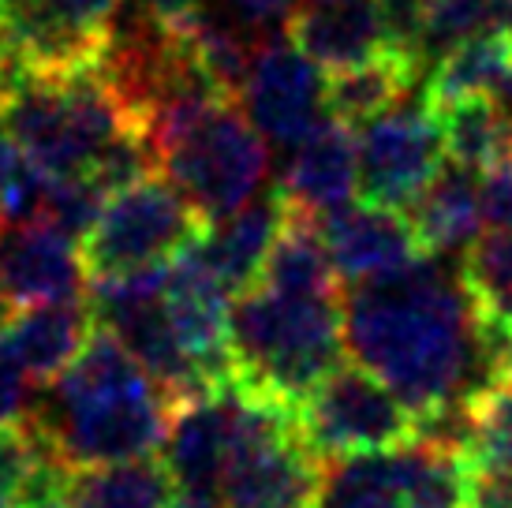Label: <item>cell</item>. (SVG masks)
Returning <instances> with one entry per match:
<instances>
[{
	"mask_svg": "<svg viewBox=\"0 0 512 508\" xmlns=\"http://www.w3.org/2000/svg\"><path fill=\"white\" fill-rule=\"evenodd\" d=\"M479 206L486 228H512V157L490 165L479 180Z\"/></svg>",
	"mask_w": 512,
	"mask_h": 508,
	"instance_id": "836d02e7",
	"label": "cell"
},
{
	"mask_svg": "<svg viewBox=\"0 0 512 508\" xmlns=\"http://www.w3.org/2000/svg\"><path fill=\"white\" fill-rule=\"evenodd\" d=\"M45 456H49V449L42 445V438L34 434V426L27 419L0 423V497L23 501V490L34 479V471L42 467Z\"/></svg>",
	"mask_w": 512,
	"mask_h": 508,
	"instance_id": "d6a6232c",
	"label": "cell"
},
{
	"mask_svg": "<svg viewBox=\"0 0 512 508\" xmlns=\"http://www.w3.org/2000/svg\"><path fill=\"white\" fill-rule=\"evenodd\" d=\"M124 0H0V42L30 75L60 79L94 68Z\"/></svg>",
	"mask_w": 512,
	"mask_h": 508,
	"instance_id": "30bf717a",
	"label": "cell"
},
{
	"mask_svg": "<svg viewBox=\"0 0 512 508\" xmlns=\"http://www.w3.org/2000/svg\"><path fill=\"white\" fill-rule=\"evenodd\" d=\"M479 30H512V0H434L427 57L438 60L449 45Z\"/></svg>",
	"mask_w": 512,
	"mask_h": 508,
	"instance_id": "f546056e",
	"label": "cell"
},
{
	"mask_svg": "<svg viewBox=\"0 0 512 508\" xmlns=\"http://www.w3.org/2000/svg\"><path fill=\"white\" fill-rule=\"evenodd\" d=\"M169 497V471L150 456L128 460V464L79 467V471H68V482H64L68 508H165Z\"/></svg>",
	"mask_w": 512,
	"mask_h": 508,
	"instance_id": "cb8c5ba5",
	"label": "cell"
},
{
	"mask_svg": "<svg viewBox=\"0 0 512 508\" xmlns=\"http://www.w3.org/2000/svg\"><path fill=\"white\" fill-rule=\"evenodd\" d=\"M221 4L258 30H266L270 23H281V19L288 23V15L296 12V0H221Z\"/></svg>",
	"mask_w": 512,
	"mask_h": 508,
	"instance_id": "d590c367",
	"label": "cell"
},
{
	"mask_svg": "<svg viewBox=\"0 0 512 508\" xmlns=\"http://www.w3.org/2000/svg\"><path fill=\"white\" fill-rule=\"evenodd\" d=\"M240 105L258 135L277 146H292L326 116L322 68L285 38L266 34L251 53Z\"/></svg>",
	"mask_w": 512,
	"mask_h": 508,
	"instance_id": "7c38bea8",
	"label": "cell"
},
{
	"mask_svg": "<svg viewBox=\"0 0 512 508\" xmlns=\"http://www.w3.org/2000/svg\"><path fill=\"white\" fill-rule=\"evenodd\" d=\"M468 508H512V464L468 471Z\"/></svg>",
	"mask_w": 512,
	"mask_h": 508,
	"instance_id": "e575fe53",
	"label": "cell"
},
{
	"mask_svg": "<svg viewBox=\"0 0 512 508\" xmlns=\"http://www.w3.org/2000/svg\"><path fill=\"white\" fill-rule=\"evenodd\" d=\"M419 240L434 258H449V254H464L471 240L483 228V206H479V180L475 172L445 161L434 180H430L419 198L408 206Z\"/></svg>",
	"mask_w": 512,
	"mask_h": 508,
	"instance_id": "44dd1931",
	"label": "cell"
},
{
	"mask_svg": "<svg viewBox=\"0 0 512 508\" xmlns=\"http://www.w3.org/2000/svg\"><path fill=\"white\" fill-rule=\"evenodd\" d=\"M415 79L419 75L412 68H404L397 57L382 53L370 64L337 71L333 79H326V113L344 120L348 127H363L374 116L397 109L400 101L408 98Z\"/></svg>",
	"mask_w": 512,
	"mask_h": 508,
	"instance_id": "d4e9b609",
	"label": "cell"
},
{
	"mask_svg": "<svg viewBox=\"0 0 512 508\" xmlns=\"http://www.w3.org/2000/svg\"><path fill=\"white\" fill-rule=\"evenodd\" d=\"M430 8L434 0H374L385 53L397 57L404 68H412L415 75L423 71V60H430Z\"/></svg>",
	"mask_w": 512,
	"mask_h": 508,
	"instance_id": "4dcf8cb0",
	"label": "cell"
},
{
	"mask_svg": "<svg viewBox=\"0 0 512 508\" xmlns=\"http://www.w3.org/2000/svg\"><path fill=\"white\" fill-rule=\"evenodd\" d=\"M86 307L94 325L113 333L135 355V363L161 385L176 408L210 389L165 314V266L113 281H86Z\"/></svg>",
	"mask_w": 512,
	"mask_h": 508,
	"instance_id": "9c48e42d",
	"label": "cell"
},
{
	"mask_svg": "<svg viewBox=\"0 0 512 508\" xmlns=\"http://www.w3.org/2000/svg\"><path fill=\"white\" fill-rule=\"evenodd\" d=\"M460 281L486 329H512V228H490L460 254Z\"/></svg>",
	"mask_w": 512,
	"mask_h": 508,
	"instance_id": "83f0119b",
	"label": "cell"
},
{
	"mask_svg": "<svg viewBox=\"0 0 512 508\" xmlns=\"http://www.w3.org/2000/svg\"><path fill=\"white\" fill-rule=\"evenodd\" d=\"M404 508H468V467L460 452L434 438H412L393 449Z\"/></svg>",
	"mask_w": 512,
	"mask_h": 508,
	"instance_id": "484cf974",
	"label": "cell"
},
{
	"mask_svg": "<svg viewBox=\"0 0 512 508\" xmlns=\"http://www.w3.org/2000/svg\"><path fill=\"white\" fill-rule=\"evenodd\" d=\"M460 460L468 471L512 464V378H486L464 400Z\"/></svg>",
	"mask_w": 512,
	"mask_h": 508,
	"instance_id": "f1b7e54d",
	"label": "cell"
},
{
	"mask_svg": "<svg viewBox=\"0 0 512 508\" xmlns=\"http://www.w3.org/2000/svg\"><path fill=\"white\" fill-rule=\"evenodd\" d=\"M90 333H94V318H90L86 296H79L64 303H38L23 314H12L0 329V348L12 355L15 367L30 381L45 385L72 367Z\"/></svg>",
	"mask_w": 512,
	"mask_h": 508,
	"instance_id": "ffe728a7",
	"label": "cell"
},
{
	"mask_svg": "<svg viewBox=\"0 0 512 508\" xmlns=\"http://www.w3.org/2000/svg\"><path fill=\"white\" fill-rule=\"evenodd\" d=\"M23 508H68V505H64V497H45V501H30Z\"/></svg>",
	"mask_w": 512,
	"mask_h": 508,
	"instance_id": "74e56055",
	"label": "cell"
},
{
	"mask_svg": "<svg viewBox=\"0 0 512 508\" xmlns=\"http://www.w3.org/2000/svg\"><path fill=\"white\" fill-rule=\"evenodd\" d=\"M105 191H101L90 176H72V180H53L45 191L42 217L49 225H57L64 236L83 243V236L94 228L101 206H105Z\"/></svg>",
	"mask_w": 512,
	"mask_h": 508,
	"instance_id": "1f68e13d",
	"label": "cell"
},
{
	"mask_svg": "<svg viewBox=\"0 0 512 508\" xmlns=\"http://www.w3.org/2000/svg\"><path fill=\"white\" fill-rule=\"evenodd\" d=\"M438 120L445 161H456L471 172H486L512 157V116L486 94L445 101L430 109Z\"/></svg>",
	"mask_w": 512,
	"mask_h": 508,
	"instance_id": "603a6c76",
	"label": "cell"
},
{
	"mask_svg": "<svg viewBox=\"0 0 512 508\" xmlns=\"http://www.w3.org/2000/svg\"><path fill=\"white\" fill-rule=\"evenodd\" d=\"M165 471L172 494L195 505L221 508V475L228 460V393L225 381L184 400L172 411L165 434Z\"/></svg>",
	"mask_w": 512,
	"mask_h": 508,
	"instance_id": "2e32d148",
	"label": "cell"
},
{
	"mask_svg": "<svg viewBox=\"0 0 512 508\" xmlns=\"http://www.w3.org/2000/svg\"><path fill=\"white\" fill-rule=\"evenodd\" d=\"M277 187L285 191L288 202L314 213L318 221L352 206L359 191L356 127H348L329 113L322 116L303 139L292 142V157Z\"/></svg>",
	"mask_w": 512,
	"mask_h": 508,
	"instance_id": "e0dca14e",
	"label": "cell"
},
{
	"mask_svg": "<svg viewBox=\"0 0 512 508\" xmlns=\"http://www.w3.org/2000/svg\"><path fill=\"white\" fill-rule=\"evenodd\" d=\"M311 508H404L393 449L359 452L322 464Z\"/></svg>",
	"mask_w": 512,
	"mask_h": 508,
	"instance_id": "4316f807",
	"label": "cell"
},
{
	"mask_svg": "<svg viewBox=\"0 0 512 508\" xmlns=\"http://www.w3.org/2000/svg\"><path fill=\"white\" fill-rule=\"evenodd\" d=\"M12 318V299L4 296V288H0V329H4V322Z\"/></svg>",
	"mask_w": 512,
	"mask_h": 508,
	"instance_id": "f35d334b",
	"label": "cell"
},
{
	"mask_svg": "<svg viewBox=\"0 0 512 508\" xmlns=\"http://www.w3.org/2000/svg\"><path fill=\"white\" fill-rule=\"evenodd\" d=\"M0 288L12 307L64 303L86 296V266L79 240L45 217L0 225Z\"/></svg>",
	"mask_w": 512,
	"mask_h": 508,
	"instance_id": "9a60e30c",
	"label": "cell"
},
{
	"mask_svg": "<svg viewBox=\"0 0 512 508\" xmlns=\"http://www.w3.org/2000/svg\"><path fill=\"white\" fill-rule=\"evenodd\" d=\"M165 508H206V505H195V501H187V497L172 494V497H169V505H165Z\"/></svg>",
	"mask_w": 512,
	"mask_h": 508,
	"instance_id": "ab89813d",
	"label": "cell"
},
{
	"mask_svg": "<svg viewBox=\"0 0 512 508\" xmlns=\"http://www.w3.org/2000/svg\"><path fill=\"white\" fill-rule=\"evenodd\" d=\"M288 42L322 71H348L385 53L374 0H303L288 15Z\"/></svg>",
	"mask_w": 512,
	"mask_h": 508,
	"instance_id": "ac0fdd59",
	"label": "cell"
},
{
	"mask_svg": "<svg viewBox=\"0 0 512 508\" xmlns=\"http://www.w3.org/2000/svg\"><path fill=\"white\" fill-rule=\"evenodd\" d=\"M228 460L221 475V508H307L322 460L299 430L296 404L247 381H225Z\"/></svg>",
	"mask_w": 512,
	"mask_h": 508,
	"instance_id": "8992f818",
	"label": "cell"
},
{
	"mask_svg": "<svg viewBox=\"0 0 512 508\" xmlns=\"http://www.w3.org/2000/svg\"><path fill=\"white\" fill-rule=\"evenodd\" d=\"M228 348L236 378L299 408L344 355L341 292L299 296L251 284L228 307Z\"/></svg>",
	"mask_w": 512,
	"mask_h": 508,
	"instance_id": "3957f363",
	"label": "cell"
},
{
	"mask_svg": "<svg viewBox=\"0 0 512 508\" xmlns=\"http://www.w3.org/2000/svg\"><path fill=\"white\" fill-rule=\"evenodd\" d=\"M512 79V30H479L449 45L423 83V105L438 109L445 101L486 94L498 98Z\"/></svg>",
	"mask_w": 512,
	"mask_h": 508,
	"instance_id": "7402d4cb",
	"label": "cell"
},
{
	"mask_svg": "<svg viewBox=\"0 0 512 508\" xmlns=\"http://www.w3.org/2000/svg\"><path fill=\"white\" fill-rule=\"evenodd\" d=\"M202 228L206 221L187 206V198L161 172H150L105 198L94 228L79 243L86 281H113L165 266Z\"/></svg>",
	"mask_w": 512,
	"mask_h": 508,
	"instance_id": "52a82bcc",
	"label": "cell"
},
{
	"mask_svg": "<svg viewBox=\"0 0 512 508\" xmlns=\"http://www.w3.org/2000/svg\"><path fill=\"white\" fill-rule=\"evenodd\" d=\"M359 146V198L374 206L408 210L419 191L445 165L438 120L419 101L374 116L356 131Z\"/></svg>",
	"mask_w": 512,
	"mask_h": 508,
	"instance_id": "8fae6325",
	"label": "cell"
},
{
	"mask_svg": "<svg viewBox=\"0 0 512 508\" xmlns=\"http://www.w3.org/2000/svg\"><path fill=\"white\" fill-rule=\"evenodd\" d=\"M0 131L30 157V165L49 184L90 176L116 142L131 135L146 139L98 64L60 79L27 71L0 105Z\"/></svg>",
	"mask_w": 512,
	"mask_h": 508,
	"instance_id": "277c9868",
	"label": "cell"
},
{
	"mask_svg": "<svg viewBox=\"0 0 512 508\" xmlns=\"http://www.w3.org/2000/svg\"><path fill=\"white\" fill-rule=\"evenodd\" d=\"M146 142L154 150V169L206 225L262 195L270 176V146L232 98L161 113L146 127Z\"/></svg>",
	"mask_w": 512,
	"mask_h": 508,
	"instance_id": "5b68a950",
	"label": "cell"
},
{
	"mask_svg": "<svg viewBox=\"0 0 512 508\" xmlns=\"http://www.w3.org/2000/svg\"><path fill=\"white\" fill-rule=\"evenodd\" d=\"M344 348L412 408L419 426L460 408L494 378L490 337L464 292L460 266L445 269V258L434 254L348 288Z\"/></svg>",
	"mask_w": 512,
	"mask_h": 508,
	"instance_id": "6da1fadb",
	"label": "cell"
},
{
	"mask_svg": "<svg viewBox=\"0 0 512 508\" xmlns=\"http://www.w3.org/2000/svg\"><path fill=\"white\" fill-rule=\"evenodd\" d=\"M285 210V191L270 187V191L255 195L236 213H228L221 221H210L199 232L202 254H206V262L214 266V273L228 288V296H240L251 284H258L262 266H266L273 243H277V232L285 225Z\"/></svg>",
	"mask_w": 512,
	"mask_h": 508,
	"instance_id": "d6986e66",
	"label": "cell"
},
{
	"mask_svg": "<svg viewBox=\"0 0 512 508\" xmlns=\"http://www.w3.org/2000/svg\"><path fill=\"white\" fill-rule=\"evenodd\" d=\"M322 240L337 277L348 284L393 277L400 269L430 258L408 210L374 206L363 198L322 217Z\"/></svg>",
	"mask_w": 512,
	"mask_h": 508,
	"instance_id": "5bb4252c",
	"label": "cell"
},
{
	"mask_svg": "<svg viewBox=\"0 0 512 508\" xmlns=\"http://www.w3.org/2000/svg\"><path fill=\"white\" fill-rule=\"evenodd\" d=\"M486 329V325H483ZM490 337V359H494V374L512 378V329H486Z\"/></svg>",
	"mask_w": 512,
	"mask_h": 508,
	"instance_id": "8d00e7d4",
	"label": "cell"
},
{
	"mask_svg": "<svg viewBox=\"0 0 512 508\" xmlns=\"http://www.w3.org/2000/svg\"><path fill=\"white\" fill-rule=\"evenodd\" d=\"M296 415L322 464L359 452H389L419 438L412 408L359 363H337L299 400Z\"/></svg>",
	"mask_w": 512,
	"mask_h": 508,
	"instance_id": "ba28073f",
	"label": "cell"
},
{
	"mask_svg": "<svg viewBox=\"0 0 512 508\" xmlns=\"http://www.w3.org/2000/svg\"><path fill=\"white\" fill-rule=\"evenodd\" d=\"M172 408L135 355L94 325L72 367L34 393L27 423L60 464L79 471L150 456L169 434Z\"/></svg>",
	"mask_w": 512,
	"mask_h": 508,
	"instance_id": "7a4b0ae2",
	"label": "cell"
},
{
	"mask_svg": "<svg viewBox=\"0 0 512 508\" xmlns=\"http://www.w3.org/2000/svg\"><path fill=\"white\" fill-rule=\"evenodd\" d=\"M0 57H4V42H0Z\"/></svg>",
	"mask_w": 512,
	"mask_h": 508,
	"instance_id": "60d3db41",
	"label": "cell"
},
{
	"mask_svg": "<svg viewBox=\"0 0 512 508\" xmlns=\"http://www.w3.org/2000/svg\"><path fill=\"white\" fill-rule=\"evenodd\" d=\"M228 307V288L206 262L195 236L165 262V314L210 389L236 378L228 348Z\"/></svg>",
	"mask_w": 512,
	"mask_h": 508,
	"instance_id": "4fadbf2b",
	"label": "cell"
}]
</instances>
